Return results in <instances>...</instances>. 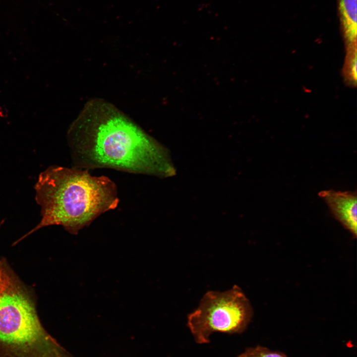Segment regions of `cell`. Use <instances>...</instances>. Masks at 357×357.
<instances>
[{
	"label": "cell",
	"mask_w": 357,
	"mask_h": 357,
	"mask_svg": "<svg viewBox=\"0 0 357 357\" xmlns=\"http://www.w3.org/2000/svg\"><path fill=\"white\" fill-rule=\"evenodd\" d=\"M35 190L42 219L22 238L51 225L61 226L76 235L119 203L117 186L111 179L75 167H48L39 175Z\"/></svg>",
	"instance_id": "obj_2"
},
{
	"label": "cell",
	"mask_w": 357,
	"mask_h": 357,
	"mask_svg": "<svg viewBox=\"0 0 357 357\" xmlns=\"http://www.w3.org/2000/svg\"><path fill=\"white\" fill-rule=\"evenodd\" d=\"M2 223V222L0 224V226H1V225Z\"/></svg>",
	"instance_id": "obj_9"
},
{
	"label": "cell",
	"mask_w": 357,
	"mask_h": 357,
	"mask_svg": "<svg viewBox=\"0 0 357 357\" xmlns=\"http://www.w3.org/2000/svg\"><path fill=\"white\" fill-rule=\"evenodd\" d=\"M45 337L31 298L5 262L0 261V342L25 349Z\"/></svg>",
	"instance_id": "obj_3"
},
{
	"label": "cell",
	"mask_w": 357,
	"mask_h": 357,
	"mask_svg": "<svg viewBox=\"0 0 357 357\" xmlns=\"http://www.w3.org/2000/svg\"><path fill=\"white\" fill-rule=\"evenodd\" d=\"M238 357H287L283 353L272 351L266 347L257 346L247 348Z\"/></svg>",
	"instance_id": "obj_7"
},
{
	"label": "cell",
	"mask_w": 357,
	"mask_h": 357,
	"mask_svg": "<svg viewBox=\"0 0 357 357\" xmlns=\"http://www.w3.org/2000/svg\"><path fill=\"white\" fill-rule=\"evenodd\" d=\"M339 16L348 48L357 46V0H337Z\"/></svg>",
	"instance_id": "obj_6"
},
{
	"label": "cell",
	"mask_w": 357,
	"mask_h": 357,
	"mask_svg": "<svg viewBox=\"0 0 357 357\" xmlns=\"http://www.w3.org/2000/svg\"><path fill=\"white\" fill-rule=\"evenodd\" d=\"M68 144L77 168H110L161 178L175 173L167 149L122 118L74 127Z\"/></svg>",
	"instance_id": "obj_1"
},
{
	"label": "cell",
	"mask_w": 357,
	"mask_h": 357,
	"mask_svg": "<svg viewBox=\"0 0 357 357\" xmlns=\"http://www.w3.org/2000/svg\"><path fill=\"white\" fill-rule=\"evenodd\" d=\"M318 195L326 202L334 217L356 238V192L328 190L321 191Z\"/></svg>",
	"instance_id": "obj_5"
},
{
	"label": "cell",
	"mask_w": 357,
	"mask_h": 357,
	"mask_svg": "<svg viewBox=\"0 0 357 357\" xmlns=\"http://www.w3.org/2000/svg\"><path fill=\"white\" fill-rule=\"evenodd\" d=\"M253 315L249 300L242 290L234 285L224 292H206L197 308L187 315V325L197 343L207 344L215 332L242 333Z\"/></svg>",
	"instance_id": "obj_4"
},
{
	"label": "cell",
	"mask_w": 357,
	"mask_h": 357,
	"mask_svg": "<svg viewBox=\"0 0 357 357\" xmlns=\"http://www.w3.org/2000/svg\"><path fill=\"white\" fill-rule=\"evenodd\" d=\"M349 50L348 72L350 80L356 82L357 79V46L348 48Z\"/></svg>",
	"instance_id": "obj_8"
}]
</instances>
